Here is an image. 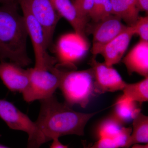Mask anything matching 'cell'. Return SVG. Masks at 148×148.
<instances>
[{
	"label": "cell",
	"instance_id": "3",
	"mask_svg": "<svg viewBox=\"0 0 148 148\" xmlns=\"http://www.w3.org/2000/svg\"><path fill=\"white\" fill-rule=\"evenodd\" d=\"M52 71L59 79L58 88L62 92L65 103L70 107L79 105L86 108L92 97L98 95L91 68L82 71L57 66Z\"/></svg>",
	"mask_w": 148,
	"mask_h": 148
},
{
	"label": "cell",
	"instance_id": "2",
	"mask_svg": "<svg viewBox=\"0 0 148 148\" xmlns=\"http://www.w3.org/2000/svg\"><path fill=\"white\" fill-rule=\"evenodd\" d=\"M28 36L24 17L18 13L13 2L0 7V61L7 58L22 67L30 65Z\"/></svg>",
	"mask_w": 148,
	"mask_h": 148
},
{
	"label": "cell",
	"instance_id": "18",
	"mask_svg": "<svg viewBox=\"0 0 148 148\" xmlns=\"http://www.w3.org/2000/svg\"><path fill=\"white\" fill-rule=\"evenodd\" d=\"M120 97L142 104L148 101V77L139 82L126 83Z\"/></svg>",
	"mask_w": 148,
	"mask_h": 148
},
{
	"label": "cell",
	"instance_id": "5",
	"mask_svg": "<svg viewBox=\"0 0 148 148\" xmlns=\"http://www.w3.org/2000/svg\"><path fill=\"white\" fill-rule=\"evenodd\" d=\"M29 69V84L22 93L24 101L32 103L43 100L54 95L58 88L59 79L51 69L34 67Z\"/></svg>",
	"mask_w": 148,
	"mask_h": 148
},
{
	"label": "cell",
	"instance_id": "6",
	"mask_svg": "<svg viewBox=\"0 0 148 148\" xmlns=\"http://www.w3.org/2000/svg\"><path fill=\"white\" fill-rule=\"evenodd\" d=\"M28 32L32 40L35 56V66L37 68L51 69L57 62L56 58L48 53V47L44 32L41 26L27 8L21 5Z\"/></svg>",
	"mask_w": 148,
	"mask_h": 148
},
{
	"label": "cell",
	"instance_id": "20",
	"mask_svg": "<svg viewBox=\"0 0 148 148\" xmlns=\"http://www.w3.org/2000/svg\"><path fill=\"white\" fill-rule=\"evenodd\" d=\"M132 127H125L118 135L113 138H103L97 140L89 148H124L131 132Z\"/></svg>",
	"mask_w": 148,
	"mask_h": 148
},
{
	"label": "cell",
	"instance_id": "10",
	"mask_svg": "<svg viewBox=\"0 0 148 148\" xmlns=\"http://www.w3.org/2000/svg\"><path fill=\"white\" fill-rule=\"evenodd\" d=\"M98 94L123 90L127 83L113 66L99 62L93 57L90 62Z\"/></svg>",
	"mask_w": 148,
	"mask_h": 148
},
{
	"label": "cell",
	"instance_id": "17",
	"mask_svg": "<svg viewBox=\"0 0 148 148\" xmlns=\"http://www.w3.org/2000/svg\"><path fill=\"white\" fill-rule=\"evenodd\" d=\"M132 132L124 148L137 144H148V117L140 112L132 121Z\"/></svg>",
	"mask_w": 148,
	"mask_h": 148
},
{
	"label": "cell",
	"instance_id": "8",
	"mask_svg": "<svg viewBox=\"0 0 148 148\" xmlns=\"http://www.w3.org/2000/svg\"><path fill=\"white\" fill-rule=\"evenodd\" d=\"M118 16L111 14L95 25L92 32V44L91 52L93 57L99 54L102 49L127 29Z\"/></svg>",
	"mask_w": 148,
	"mask_h": 148
},
{
	"label": "cell",
	"instance_id": "24",
	"mask_svg": "<svg viewBox=\"0 0 148 148\" xmlns=\"http://www.w3.org/2000/svg\"><path fill=\"white\" fill-rule=\"evenodd\" d=\"M137 6L140 11H145L148 13V0H136Z\"/></svg>",
	"mask_w": 148,
	"mask_h": 148
},
{
	"label": "cell",
	"instance_id": "21",
	"mask_svg": "<svg viewBox=\"0 0 148 148\" xmlns=\"http://www.w3.org/2000/svg\"><path fill=\"white\" fill-rule=\"evenodd\" d=\"M112 14L111 0H94L89 18L96 23Z\"/></svg>",
	"mask_w": 148,
	"mask_h": 148
},
{
	"label": "cell",
	"instance_id": "14",
	"mask_svg": "<svg viewBox=\"0 0 148 148\" xmlns=\"http://www.w3.org/2000/svg\"><path fill=\"white\" fill-rule=\"evenodd\" d=\"M61 17L69 21L77 34L86 37L88 19L78 12L71 0H51Z\"/></svg>",
	"mask_w": 148,
	"mask_h": 148
},
{
	"label": "cell",
	"instance_id": "26",
	"mask_svg": "<svg viewBox=\"0 0 148 148\" xmlns=\"http://www.w3.org/2000/svg\"><path fill=\"white\" fill-rule=\"evenodd\" d=\"M131 148H148V144L141 145L140 144H135L131 146Z\"/></svg>",
	"mask_w": 148,
	"mask_h": 148
},
{
	"label": "cell",
	"instance_id": "16",
	"mask_svg": "<svg viewBox=\"0 0 148 148\" xmlns=\"http://www.w3.org/2000/svg\"><path fill=\"white\" fill-rule=\"evenodd\" d=\"M139 105V103L120 96L114 104L112 115L125 125L132 121L137 115L141 112V108Z\"/></svg>",
	"mask_w": 148,
	"mask_h": 148
},
{
	"label": "cell",
	"instance_id": "29",
	"mask_svg": "<svg viewBox=\"0 0 148 148\" xmlns=\"http://www.w3.org/2000/svg\"><path fill=\"white\" fill-rule=\"evenodd\" d=\"M0 148H9L5 146H3L2 145H0Z\"/></svg>",
	"mask_w": 148,
	"mask_h": 148
},
{
	"label": "cell",
	"instance_id": "19",
	"mask_svg": "<svg viewBox=\"0 0 148 148\" xmlns=\"http://www.w3.org/2000/svg\"><path fill=\"white\" fill-rule=\"evenodd\" d=\"M125 127L124 125L111 114L98 125L95 130V137L98 140L101 138L115 137Z\"/></svg>",
	"mask_w": 148,
	"mask_h": 148
},
{
	"label": "cell",
	"instance_id": "23",
	"mask_svg": "<svg viewBox=\"0 0 148 148\" xmlns=\"http://www.w3.org/2000/svg\"><path fill=\"white\" fill-rule=\"evenodd\" d=\"M79 14L88 19L94 0H71Z\"/></svg>",
	"mask_w": 148,
	"mask_h": 148
},
{
	"label": "cell",
	"instance_id": "9",
	"mask_svg": "<svg viewBox=\"0 0 148 148\" xmlns=\"http://www.w3.org/2000/svg\"><path fill=\"white\" fill-rule=\"evenodd\" d=\"M0 118L10 129L26 132L28 135L27 146L34 141L36 134L35 122L9 101L0 99Z\"/></svg>",
	"mask_w": 148,
	"mask_h": 148
},
{
	"label": "cell",
	"instance_id": "1",
	"mask_svg": "<svg viewBox=\"0 0 148 148\" xmlns=\"http://www.w3.org/2000/svg\"><path fill=\"white\" fill-rule=\"evenodd\" d=\"M40 101L39 114L35 122L36 138L27 148H39L44 143L65 135L83 136L88 122L98 112H77L60 103L54 95Z\"/></svg>",
	"mask_w": 148,
	"mask_h": 148
},
{
	"label": "cell",
	"instance_id": "4",
	"mask_svg": "<svg viewBox=\"0 0 148 148\" xmlns=\"http://www.w3.org/2000/svg\"><path fill=\"white\" fill-rule=\"evenodd\" d=\"M89 49L86 37L75 32L65 34L56 43L55 51L57 66L68 69H76L75 64L87 54Z\"/></svg>",
	"mask_w": 148,
	"mask_h": 148
},
{
	"label": "cell",
	"instance_id": "13",
	"mask_svg": "<svg viewBox=\"0 0 148 148\" xmlns=\"http://www.w3.org/2000/svg\"><path fill=\"white\" fill-rule=\"evenodd\" d=\"M122 62L129 75L136 73L144 77H148V42L139 41Z\"/></svg>",
	"mask_w": 148,
	"mask_h": 148
},
{
	"label": "cell",
	"instance_id": "7",
	"mask_svg": "<svg viewBox=\"0 0 148 148\" xmlns=\"http://www.w3.org/2000/svg\"><path fill=\"white\" fill-rule=\"evenodd\" d=\"M40 25L44 32L48 47L52 42L56 27L61 18L51 0H19Z\"/></svg>",
	"mask_w": 148,
	"mask_h": 148
},
{
	"label": "cell",
	"instance_id": "28",
	"mask_svg": "<svg viewBox=\"0 0 148 148\" xmlns=\"http://www.w3.org/2000/svg\"><path fill=\"white\" fill-rule=\"evenodd\" d=\"M90 145H86V144L84 143V142L83 143V148H89V147H90Z\"/></svg>",
	"mask_w": 148,
	"mask_h": 148
},
{
	"label": "cell",
	"instance_id": "27",
	"mask_svg": "<svg viewBox=\"0 0 148 148\" xmlns=\"http://www.w3.org/2000/svg\"><path fill=\"white\" fill-rule=\"evenodd\" d=\"M14 0H0V2L7 3L12 2Z\"/></svg>",
	"mask_w": 148,
	"mask_h": 148
},
{
	"label": "cell",
	"instance_id": "25",
	"mask_svg": "<svg viewBox=\"0 0 148 148\" xmlns=\"http://www.w3.org/2000/svg\"><path fill=\"white\" fill-rule=\"evenodd\" d=\"M52 141L53 142L49 148H69L68 146L61 143L58 140V138H55Z\"/></svg>",
	"mask_w": 148,
	"mask_h": 148
},
{
	"label": "cell",
	"instance_id": "15",
	"mask_svg": "<svg viewBox=\"0 0 148 148\" xmlns=\"http://www.w3.org/2000/svg\"><path fill=\"white\" fill-rule=\"evenodd\" d=\"M112 14L123 20L128 27H132L139 17L140 11L136 0H111Z\"/></svg>",
	"mask_w": 148,
	"mask_h": 148
},
{
	"label": "cell",
	"instance_id": "12",
	"mask_svg": "<svg viewBox=\"0 0 148 148\" xmlns=\"http://www.w3.org/2000/svg\"><path fill=\"white\" fill-rule=\"evenodd\" d=\"M135 35L132 27L128 26L124 32L107 44L99 53L104 58V63L108 66L118 64L122 59L131 39Z\"/></svg>",
	"mask_w": 148,
	"mask_h": 148
},
{
	"label": "cell",
	"instance_id": "11",
	"mask_svg": "<svg viewBox=\"0 0 148 148\" xmlns=\"http://www.w3.org/2000/svg\"><path fill=\"white\" fill-rule=\"evenodd\" d=\"M0 78L6 87L12 92L24 93L29 87V69L12 62H0Z\"/></svg>",
	"mask_w": 148,
	"mask_h": 148
},
{
	"label": "cell",
	"instance_id": "22",
	"mask_svg": "<svg viewBox=\"0 0 148 148\" xmlns=\"http://www.w3.org/2000/svg\"><path fill=\"white\" fill-rule=\"evenodd\" d=\"M135 35L140 37V40L148 42V16H139L135 24L132 26Z\"/></svg>",
	"mask_w": 148,
	"mask_h": 148
}]
</instances>
